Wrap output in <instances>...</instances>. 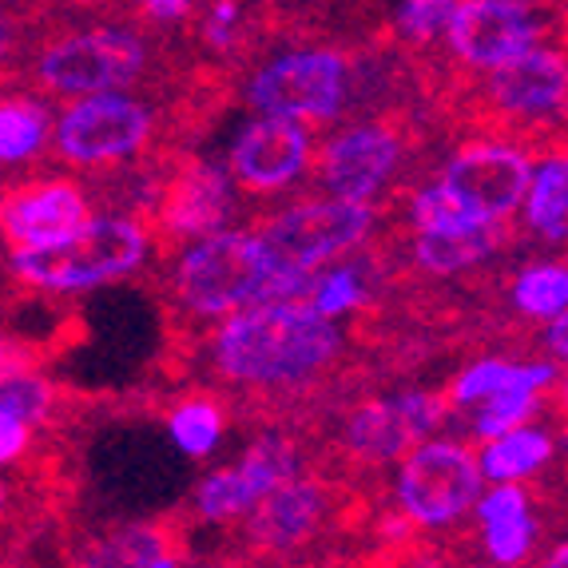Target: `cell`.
Instances as JSON below:
<instances>
[{"instance_id": "obj_10", "label": "cell", "mask_w": 568, "mask_h": 568, "mask_svg": "<svg viewBox=\"0 0 568 568\" xmlns=\"http://www.w3.org/2000/svg\"><path fill=\"white\" fill-rule=\"evenodd\" d=\"M378 211L354 200H306L255 219L251 235L286 275H311L334 258L354 255L374 231Z\"/></svg>"}, {"instance_id": "obj_13", "label": "cell", "mask_w": 568, "mask_h": 568, "mask_svg": "<svg viewBox=\"0 0 568 568\" xmlns=\"http://www.w3.org/2000/svg\"><path fill=\"white\" fill-rule=\"evenodd\" d=\"M88 219H92V195L80 180L32 175L0 191V243L12 255L77 235Z\"/></svg>"}, {"instance_id": "obj_14", "label": "cell", "mask_w": 568, "mask_h": 568, "mask_svg": "<svg viewBox=\"0 0 568 568\" xmlns=\"http://www.w3.org/2000/svg\"><path fill=\"white\" fill-rule=\"evenodd\" d=\"M532 155L517 143L465 140L442 168V183L454 187L477 215L509 219L521 207L525 187L532 180Z\"/></svg>"}, {"instance_id": "obj_32", "label": "cell", "mask_w": 568, "mask_h": 568, "mask_svg": "<svg viewBox=\"0 0 568 568\" xmlns=\"http://www.w3.org/2000/svg\"><path fill=\"white\" fill-rule=\"evenodd\" d=\"M0 283H4V258H0Z\"/></svg>"}, {"instance_id": "obj_19", "label": "cell", "mask_w": 568, "mask_h": 568, "mask_svg": "<svg viewBox=\"0 0 568 568\" xmlns=\"http://www.w3.org/2000/svg\"><path fill=\"white\" fill-rule=\"evenodd\" d=\"M52 112L48 100L20 84H0V180L48 160Z\"/></svg>"}, {"instance_id": "obj_18", "label": "cell", "mask_w": 568, "mask_h": 568, "mask_svg": "<svg viewBox=\"0 0 568 568\" xmlns=\"http://www.w3.org/2000/svg\"><path fill=\"white\" fill-rule=\"evenodd\" d=\"M386 235V231H382ZM394 243L406 246V271H386V283L394 275H465L477 271L481 263H489L497 251L513 239V215L509 219H474L465 227L449 231H414L409 239H402V231H394Z\"/></svg>"}, {"instance_id": "obj_16", "label": "cell", "mask_w": 568, "mask_h": 568, "mask_svg": "<svg viewBox=\"0 0 568 568\" xmlns=\"http://www.w3.org/2000/svg\"><path fill=\"white\" fill-rule=\"evenodd\" d=\"M68 493H72V454L12 465V474H0V560H12L17 549H29L40 529L68 509Z\"/></svg>"}, {"instance_id": "obj_20", "label": "cell", "mask_w": 568, "mask_h": 568, "mask_svg": "<svg viewBox=\"0 0 568 568\" xmlns=\"http://www.w3.org/2000/svg\"><path fill=\"white\" fill-rule=\"evenodd\" d=\"M497 489L477 497V525H481V549L497 565H521L529 560L537 521L529 513V493L517 481H493Z\"/></svg>"}, {"instance_id": "obj_22", "label": "cell", "mask_w": 568, "mask_h": 568, "mask_svg": "<svg viewBox=\"0 0 568 568\" xmlns=\"http://www.w3.org/2000/svg\"><path fill=\"white\" fill-rule=\"evenodd\" d=\"M552 382H565L560 369L549 362H509V358H481L474 366H465L454 378V386L446 389L449 398V414L469 402L485 398L493 389L501 386H552Z\"/></svg>"}, {"instance_id": "obj_21", "label": "cell", "mask_w": 568, "mask_h": 568, "mask_svg": "<svg viewBox=\"0 0 568 568\" xmlns=\"http://www.w3.org/2000/svg\"><path fill=\"white\" fill-rule=\"evenodd\" d=\"M552 454H557V446H552L549 434L517 426L485 442L481 457H477V469L489 481H525V477H537L552 462Z\"/></svg>"}, {"instance_id": "obj_25", "label": "cell", "mask_w": 568, "mask_h": 568, "mask_svg": "<svg viewBox=\"0 0 568 568\" xmlns=\"http://www.w3.org/2000/svg\"><path fill=\"white\" fill-rule=\"evenodd\" d=\"M513 306L521 311L525 323H549L552 314L568 303V271L560 263H532L513 278L509 291Z\"/></svg>"}, {"instance_id": "obj_12", "label": "cell", "mask_w": 568, "mask_h": 568, "mask_svg": "<svg viewBox=\"0 0 568 568\" xmlns=\"http://www.w3.org/2000/svg\"><path fill=\"white\" fill-rule=\"evenodd\" d=\"M311 465V446H306L303 429H266L258 442L243 454L239 465H223L211 477H203L195 489V517L211 525L239 521L266 489H275L286 477L303 474Z\"/></svg>"}, {"instance_id": "obj_6", "label": "cell", "mask_w": 568, "mask_h": 568, "mask_svg": "<svg viewBox=\"0 0 568 568\" xmlns=\"http://www.w3.org/2000/svg\"><path fill=\"white\" fill-rule=\"evenodd\" d=\"M449 422V398L429 389H406L398 398H358L342 402L311 426H334L331 442H311V465L342 477H378V469L406 457L426 434Z\"/></svg>"}, {"instance_id": "obj_17", "label": "cell", "mask_w": 568, "mask_h": 568, "mask_svg": "<svg viewBox=\"0 0 568 568\" xmlns=\"http://www.w3.org/2000/svg\"><path fill=\"white\" fill-rule=\"evenodd\" d=\"M77 565H108V568H175L195 560L191 552V525L183 513H168L155 521L112 525L95 537L77 540L64 552Z\"/></svg>"}, {"instance_id": "obj_7", "label": "cell", "mask_w": 568, "mask_h": 568, "mask_svg": "<svg viewBox=\"0 0 568 568\" xmlns=\"http://www.w3.org/2000/svg\"><path fill=\"white\" fill-rule=\"evenodd\" d=\"M152 255L148 227L132 211H112V215L88 219L77 235L60 239L52 246L20 251L12 255V278L24 291H92V286L115 283L123 275H135Z\"/></svg>"}, {"instance_id": "obj_1", "label": "cell", "mask_w": 568, "mask_h": 568, "mask_svg": "<svg viewBox=\"0 0 568 568\" xmlns=\"http://www.w3.org/2000/svg\"><path fill=\"white\" fill-rule=\"evenodd\" d=\"M215 323L207 334H171L175 358L200 369L227 414L246 422L311 426L358 394L366 354H378L358 314L342 323L303 298H266Z\"/></svg>"}, {"instance_id": "obj_23", "label": "cell", "mask_w": 568, "mask_h": 568, "mask_svg": "<svg viewBox=\"0 0 568 568\" xmlns=\"http://www.w3.org/2000/svg\"><path fill=\"white\" fill-rule=\"evenodd\" d=\"M171 437L180 442L187 457H207L219 446V437L227 429V406L211 394V389H191V394H175L163 409Z\"/></svg>"}, {"instance_id": "obj_31", "label": "cell", "mask_w": 568, "mask_h": 568, "mask_svg": "<svg viewBox=\"0 0 568 568\" xmlns=\"http://www.w3.org/2000/svg\"><path fill=\"white\" fill-rule=\"evenodd\" d=\"M549 346H552V358L565 362V354H568V318H565V311L552 314V323H549Z\"/></svg>"}, {"instance_id": "obj_5", "label": "cell", "mask_w": 568, "mask_h": 568, "mask_svg": "<svg viewBox=\"0 0 568 568\" xmlns=\"http://www.w3.org/2000/svg\"><path fill=\"white\" fill-rule=\"evenodd\" d=\"M168 148H180L171 135L168 92L163 95H128V92H92L68 100L52 128V160L84 175H123L143 168Z\"/></svg>"}, {"instance_id": "obj_27", "label": "cell", "mask_w": 568, "mask_h": 568, "mask_svg": "<svg viewBox=\"0 0 568 568\" xmlns=\"http://www.w3.org/2000/svg\"><path fill=\"white\" fill-rule=\"evenodd\" d=\"M457 0H406L398 12V24H394V37L406 57H422L442 40L449 17H454Z\"/></svg>"}, {"instance_id": "obj_8", "label": "cell", "mask_w": 568, "mask_h": 568, "mask_svg": "<svg viewBox=\"0 0 568 568\" xmlns=\"http://www.w3.org/2000/svg\"><path fill=\"white\" fill-rule=\"evenodd\" d=\"M422 143V120L406 104L386 108L374 120L346 123L318 148L311 143V183L334 200L374 203L389 180L406 168L409 152Z\"/></svg>"}, {"instance_id": "obj_29", "label": "cell", "mask_w": 568, "mask_h": 568, "mask_svg": "<svg viewBox=\"0 0 568 568\" xmlns=\"http://www.w3.org/2000/svg\"><path fill=\"white\" fill-rule=\"evenodd\" d=\"M29 12L0 9V84H12L20 68V57L29 48Z\"/></svg>"}, {"instance_id": "obj_4", "label": "cell", "mask_w": 568, "mask_h": 568, "mask_svg": "<svg viewBox=\"0 0 568 568\" xmlns=\"http://www.w3.org/2000/svg\"><path fill=\"white\" fill-rule=\"evenodd\" d=\"M168 258L163 294L175 326L211 323L266 298H294L303 283V275L278 271L251 231H211Z\"/></svg>"}, {"instance_id": "obj_11", "label": "cell", "mask_w": 568, "mask_h": 568, "mask_svg": "<svg viewBox=\"0 0 568 568\" xmlns=\"http://www.w3.org/2000/svg\"><path fill=\"white\" fill-rule=\"evenodd\" d=\"M481 497V469L465 442H417L398 474V509L417 529H454Z\"/></svg>"}, {"instance_id": "obj_30", "label": "cell", "mask_w": 568, "mask_h": 568, "mask_svg": "<svg viewBox=\"0 0 568 568\" xmlns=\"http://www.w3.org/2000/svg\"><path fill=\"white\" fill-rule=\"evenodd\" d=\"M57 346L48 342L20 338V334H0V374H17V369H40L44 362L57 358Z\"/></svg>"}, {"instance_id": "obj_28", "label": "cell", "mask_w": 568, "mask_h": 568, "mask_svg": "<svg viewBox=\"0 0 568 568\" xmlns=\"http://www.w3.org/2000/svg\"><path fill=\"white\" fill-rule=\"evenodd\" d=\"M60 4H80L88 12H112V17H128L135 24H155V29H171L183 24L191 12H200L203 0H60Z\"/></svg>"}, {"instance_id": "obj_2", "label": "cell", "mask_w": 568, "mask_h": 568, "mask_svg": "<svg viewBox=\"0 0 568 568\" xmlns=\"http://www.w3.org/2000/svg\"><path fill=\"white\" fill-rule=\"evenodd\" d=\"M29 12V48L20 57L12 84L44 100H77L92 92L163 95L187 60L168 48V29L135 20H72L68 9Z\"/></svg>"}, {"instance_id": "obj_24", "label": "cell", "mask_w": 568, "mask_h": 568, "mask_svg": "<svg viewBox=\"0 0 568 568\" xmlns=\"http://www.w3.org/2000/svg\"><path fill=\"white\" fill-rule=\"evenodd\" d=\"M537 175L525 187V219L540 239H552L560 243L568 231V168H565V152H549L545 160L532 163Z\"/></svg>"}, {"instance_id": "obj_9", "label": "cell", "mask_w": 568, "mask_h": 568, "mask_svg": "<svg viewBox=\"0 0 568 568\" xmlns=\"http://www.w3.org/2000/svg\"><path fill=\"white\" fill-rule=\"evenodd\" d=\"M362 64L342 48L298 44L251 68L246 100L258 115H291L306 128H326L346 115L358 95Z\"/></svg>"}, {"instance_id": "obj_3", "label": "cell", "mask_w": 568, "mask_h": 568, "mask_svg": "<svg viewBox=\"0 0 568 568\" xmlns=\"http://www.w3.org/2000/svg\"><path fill=\"white\" fill-rule=\"evenodd\" d=\"M374 509H378L374 485L311 465L266 489L239 517L243 529H239L235 560H266V565L334 560V549H358L354 560H362Z\"/></svg>"}, {"instance_id": "obj_26", "label": "cell", "mask_w": 568, "mask_h": 568, "mask_svg": "<svg viewBox=\"0 0 568 568\" xmlns=\"http://www.w3.org/2000/svg\"><path fill=\"white\" fill-rule=\"evenodd\" d=\"M398 203L406 207L409 231H449V227H465V223H474V219H485L442 180L429 183V187H414L406 200H398Z\"/></svg>"}, {"instance_id": "obj_15", "label": "cell", "mask_w": 568, "mask_h": 568, "mask_svg": "<svg viewBox=\"0 0 568 568\" xmlns=\"http://www.w3.org/2000/svg\"><path fill=\"white\" fill-rule=\"evenodd\" d=\"M311 128L291 115H258L246 123L231 152V183L246 200H263L291 187L311 160Z\"/></svg>"}]
</instances>
